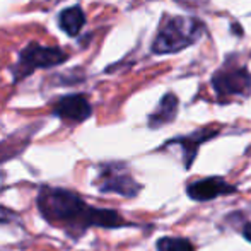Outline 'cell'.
<instances>
[{
  "label": "cell",
  "mask_w": 251,
  "mask_h": 251,
  "mask_svg": "<svg viewBox=\"0 0 251 251\" xmlns=\"http://www.w3.org/2000/svg\"><path fill=\"white\" fill-rule=\"evenodd\" d=\"M38 207L47 221L70 229L86 231L89 226L116 227L126 224L118 212L87 205L79 195L62 188L45 186L38 195Z\"/></svg>",
  "instance_id": "6da1fadb"
},
{
  "label": "cell",
  "mask_w": 251,
  "mask_h": 251,
  "mask_svg": "<svg viewBox=\"0 0 251 251\" xmlns=\"http://www.w3.org/2000/svg\"><path fill=\"white\" fill-rule=\"evenodd\" d=\"M203 29L205 26L195 17H171L159 29L152 43V51L164 55V53H176L186 47H192L201 38Z\"/></svg>",
  "instance_id": "7a4b0ae2"
},
{
  "label": "cell",
  "mask_w": 251,
  "mask_h": 251,
  "mask_svg": "<svg viewBox=\"0 0 251 251\" xmlns=\"http://www.w3.org/2000/svg\"><path fill=\"white\" fill-rule=\"evenodd\" d=\"M67 60V53L55 47H41L38 43H29L19 55L14 77L16 80L24 79L26 75L34 72V69H50L56 67Z\"/></svg>",
  "instance_id": "3957f363"
},
{
  "label": "cell",
  "mask_w": 251,
  "mask_h": 251,
  "mask_svg": "<svg viewBox=\"0 0 251 251\" xmlns=\"http://www.w3.org/2000/svg\"><path fill=\"white\" fill-rule=\"evenodd\" d=\"M98 185L102 193H118V195L133 197L139 195V192L142 190V186L125 171H120L118 166H108V168L102 169V173L100 175L98 179Z\"/></svg>",
  "instance_id": "277c9868"
},
{
  "label": "cell",
  "mask_w": 251,
  "mask_h": 251,
  "mask_svg": "<svg viewBox=\"0 0 251 251\" xmlns=\"http://www.w3.org/2000/svg\"><path fill=\"white\" fill-rule=\"evenodd\" d=\"M212 86L219 96H248L251 91V75L245 69L221 70L212 77Z\"/></svg>",
  "instance_id": "5b68a950"
},
{
  "label": "cell",
  "mask_w": 251,
  "mask_h": 251,
  "mask_svg": "<svg viewBox=\"0 0 251 251\" xmlns=\"http://www.w3.org/2000/svg\"><path fill=\"white\" fill-rule=\"evenodd\" d=\"M234 192H236V186L229 185L226 179L219 178V176L193 181L192 185L186 188L188 197L195 201H208V200L217 199V197L229 195V193H234Z\"/></svg>",
  "instance_id": "8992f818"
},
{
  "label": "cell",
  "mask_w": 251,
  "mask_h": 251,
  "mask_svg": "<svg viewBox=\"0 0 251 251\" xmlns=\"http://www.w3.org/2000/svg\"><path fill=\"white\" fill-rule=\"evenodd\" d=\"M58 118L67 120V122H74V123H80L84 120H87L93 113L89 101L86 100V96L82 94H70V96H63L62 100L55 104L53 108Z\"/></svg>",
  "instance_id": "52a82bcc"
},
{
  "label": "cell",
  "mask_w": 251,
  "mask_h": 251,
  "mask_svg": "<svg viewBox=\"0 0 251 251\" xmlns=\"http://www.w3.org/2000/svg\"><path fill=\"white\" fill-rule=\"evenodd\" d=\"M217 135V130L212 128H203V130H197L195 133L188 137H179L175 140V144H181V147L185 149V168H190L199 151V146L203 142H207L208 139Z\"/></svg>",
  "instance_id": "ba28073f"
},
{
  "label": "cell",
  "mask_w": 251,
  "mask_h": 251,
  "mask_svg": "<svg viewBox=\"0 0 251 251\" xmlns=\"http://www.w3.org/2000/svg\"><path fill=\"white\" fill-rule=\"evenodd\" d=\"M176 111H178V98L175 94H166L159 102L157 109L149 116L151 128H159L171 123L176 118Z\"/></svg>",
  "instance_id": "9c48e42d"
},
{
  "label": "cell",
  "mask_w": 251,
  "mask_h": 251,
  "mask_svg": "<svg viewBox=\"0 0 251 251\" xmlns=\"http://www.w3.org/2000/svg\"><path fill=\"white\" fill-rule=\"evenodd\" d=\"M84 24H86V16L79 5L69 7V9L62 10L58 16L60 29H63V33H67L69 36H77Z\"/></svg>",
  "instance_id": "30bf717a"
},
{
  "label": "cell",
  "mask_w": 251,
  "mask_h": 251,
  "mask_svg": "<svg viewBox=\"0 0 251 251\" xmlns=\"http://www.w3.org/2000/svg\"><path fill=\"white\" fill-rule=\"evenodd\" d=\"M157 251H195L193 245L185 238H161L155 245Z\"/></svg>",
  "instance_id": "8fae6325"
},
{
  "label": "cell",
  "mask_w": 251,
  "mask_h": 251,
  "mask_svg": "<svg viewBox=\"0 0 251 251\" xmlns=\"http://www.w3.org/2000/svg\"><path fill=\"white\" fill-rule=\"evenodd\" d=\"M16 219V214L7 208H0V222H9V221H14Z\"/></svg>",
  "instance_id": "7c38bea8"
},
{
  "label": "cell",
  "mask_w": 251,
  "mask_h": 251,
  "mask_svg": "<svg viewBox=\"0 0 251 251\" xmlns=\"http://www.w3.org/2000/svg\"><path fill=\"white\" fill-rule=\"evenodd\" d=\"M243 236H245L246 241L251 243V222H248V224L245 226V229H243Z\"/></svg>",
  "instance_id": "4fadbf2b"
}]
</instances>
